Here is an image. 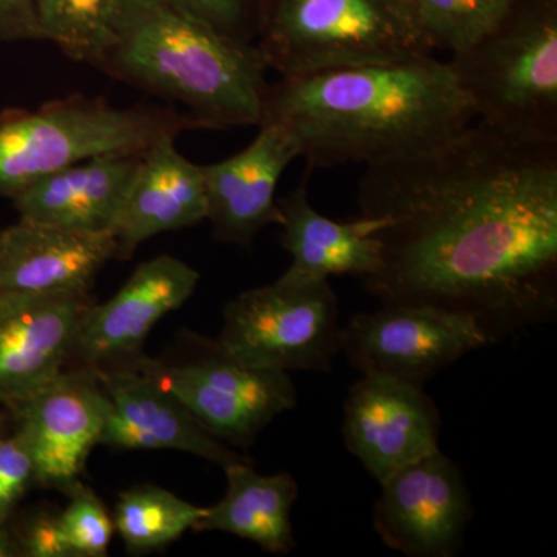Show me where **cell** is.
Instances as JSON below:
<instances>
[{"label":"cell","instance_id":"cell-1","mask_svg":"<svg viewBox=\"0 0 557 557\" xmlns=\"http://www.w3.org/2000/svg\"><path fill=\"white\" fill-rule=\"evenodd\" d=\"M364 218L383 220V306L438 307L474 319L491 343L557 317V143L482 121L434 148L366 166Z\"/></svg>","mask_w":557,"mask_h":557},{"label":"cell","instance_id":"cell-2","mask_svg":"<svg viewBox=\"0 0 557 557\" xmlns=\"http://www.w3.org/2000/svg\"><path fill=\"white\" fill-rule=\"evenodd\" d=\"M263 121L287 131L299 159L319 170L416 156L467 129L475 113L448 62L428 54L281 76Z\"/></svg>","mask_w":557,"mask_h":557},{"label":"cell","instance_id":"cell-3","mask_svg":"<svg viewBox=\"0 0 557 557\" xmlns=\"http://www.w3.org/2000/svg\"><path fill=\"white\" fill-rule=\"evenodd\" d=\"M94 67L186 109L199 129L258 126L265 110V61L240 42L160 0H129Z\"/></svg>","mask_w":557,"mask_h":557},{"label":"cell","instance_id":"cell-4","mask_svg":"<svg viewBox=\"0 0 557 557\" xmlns=\"http://www.w3.org/2000/svg\"><path fill=\"white\" fill-rule=\"evenodd\" d=\"M448 64L475 121L509 137L557 143V0H511Z\"/></svg>","mask_w":557,"mask_h":557},{"label":"cell","instance_id":"cell-5","mask_svg":"<svg viewBox=\"0 0 557 557\" xmlns=\"http://www.w3.org/2000/svg\"><path fill=\"white\" fill-rule=\"evenodd\" d=\"M256 46L281 76L432 54L410 0H262Z\"/></svg>","mask_w":557,"mask_h":557},{"label":"cell","instance_id":"cell-6","mask_svg":"<svg viewBox=\"0 0 557 557\" xmlns=\"http://www.w3.org/2000/svg\"><path fill=\"white\" fill-rule=\"evenodd\" d=\"M199 129L172 110L113 108L72 97L36 110L0 112V197L13 199L32 183L108 153L143 152L163 135Z\"/></svg>","mask_w":557,"mask_h":557},{"label":"cell","instance_id":"cell-7","mask_svg":"<svg viewBox=\"0 0 557 557\" xmlns=\"http://www.w3.org/2000/svg\"><path fill=\"white\" fill-rule=\"evenodd\" d=\"M338 298L329 278L287 270L225 309L218 339L231 357L274 372H329L339 354Z\"/></svg>","mask_w":557,"mask_h":557},{"label":"cell","instance_id":"cell-8","mask_svg":"<svg viewBox=\"0 0 557 557\" xmlns=\"http://www.w3.org/2000/svg\"><path fill=\"white\" fill-rule=\"evenodd\" d=\"M193 346L180 364L143 355L131 361L174 394L212 437L247 448L274 418L295 408L298 392L289 373L245 364L218 341L196 339Z\"/></svg>","mask_w":557,"mask_h":557},{"label":"cell","instance_id":"cell-9","mask_svg":"<svg viewBox=\"0 0 557 557\" xmlns=\"http://www.w3.org/2000/svg\"><path fill=\"white\" fill-rule=\"evenodd\" d=\"M490 344L474 319L431 306H383L354 314L339 333V351L362 375L424 387L458 359Z\"/></svg>","mask_w":557,"mask_h":557},{"label":"cell","instance_id":"cell-10","mask_svg":"<svg viewBox=\"0 0 557 557\" xmlns=\"http://www.w3.org/2000/svg\"><path fill=\"white\" fill-rule=\"evenodd\" d=\"M9 410L30 450L38 486L67 494L78 485L104 431L108 397L97 372L67 368Z\"/></svg>","mask_w":557,"mask_h":557},{"label":"cell","instance_id":"cell-11","mask_svg":"<svg viewBox=\"0 0 557 557\" xmlns=\"http://www.w3.org/2000/svg\"><path fill=\"white\" fill-rule=\"evenodd\" d=\"M373 525L388 548L408 557H453L472 516L467 482L442 450L380 483Z\"/></svg>","mask_w":557,"mask_h":557},{"label":"cell","instance_id":"cell-12","mask_svg":"<svg viewBox=\"0 0 557 557\" xmlns=\"http://www.w3.org/2000/svg\"><path fill=\"white\" fill-rule=\"evenodd\" d=\"M199 281V271L172 256L141 263L113 298L83 311L67 368L100 369L139 357L152 329L193 296Z\"/></svg>","mask_w":557,"mask_h":557},{"label":"cell","instance_id":"cell-13","mask_svg":"<svg viewBox=\"0 0 557 557\" xmlns=\"http://www.w3.org/2000/svg\"><path fill=\"white\" fill-rule=\"evenodd\" d=\"M438 409L424 387L362 375L344 403L343 437L379 483L440 449Z\"/></svg>","mask_w":557,"mask_h":557},{"label":"cell","instance_id":"cell-14","mask_svg":"<svg viewBox=\"0 0 557 557\" xmlns=\"http://www.w3.org/2000/svg\"><path fill=\"white\" fill-rule=\"evenodd\" d=\"M94 370L108 397L101 445L121 450H178L222 468L247 460L205 431L174 394L134 362Z\"/></svg>","mask_w":557,"mask_h":557},{"label":"cell","instance_id":"cell-15","mask_svg":"<svg viewBox=\"0 0 557 557\" xmlns=\"http://www.w3.org/2000/svg\"><path fill=\"white\" fill-rule=\"evenodd\" d=\"M296 159L298 149L287 131L263 121L247 148L219 163L201 164L215 239L249 248L260 231L281 226L278 180Z\"/></svg>","mask_w":557,"mask_h":557},{"label":"cell","instance_id":"cell-16","mask_svg":"<svg viewBox=\"0 0 557 557\" xmlns=\"http://www.w3.org/2000/svg\"><path fill=\"white\" fill-rule=\"evenodd\" d=\"M90 295L0 293V405L30 397L69 366L70 348Z\"/></svg>","mask_w":557,"mask_h":557},{"label":"cell","instance_id":"cell-17","mask_svg":"<svg viewBox=\"0 0 557 557\" xmlns=\"http://www.w3.org/2000/svg\"><path fill=\"white\" fill-rule=\"evenodd\" d=\"M116 259L113 233H83L20 220L0 240V293L90 295L98 274Z\"/></svg>","mask_w":557,"mask_h":557},{"label":"cell","instance_id":"cell-18","mask_svg":"<svg viewBox=\"0 0 557 557\" xmlns=\"http://www.w3.org/2000/svg\"><path fill=\"white\" fill-rule=\"evenodd\" d=\"M143 152L94 157L32 183L11 199L20 220L83 233H113Z\"/></svg>","mask_w":557,"mask_h":557},{"label":"cell","instance_id":"cell-19","mask_svg":"<svg viewBox=\"0 0 557 557\" xmlns=\"http://www.w3.org/2000/svg\"><path fill=\"white\" fill-rule=\"evenodd\" d=\"M175 139L177 135H163L143 152L137 177L113 228L116 259L132 258L139 245L159 234L207 220L201 164L182 156Z\"/></svg>","mask_w":557,"mask_h":557},{"label":"cell","instance_id":"cell-20","mask_svg":"<svg viewBox=\"0 0 557 557\" xmlns=\"http://www.w3.org/2000/svg\"><path fill=\"white\" fill-rule=\"evenodd\" d=\"M282 212V247L293 262L289 270L304 276L370 277L381 269L383 245L376 233L379 218L359 215L355 222H335L311 207L307 185L278 200Z\"/></svg>","mask_w":557,"mask_h":557},{"label":"cell","instance_id":"cell-21","mask_svg":"<svg viewBox=\"0 0 557 557\" xmlns=\"http://www.w3.org/2000/svg\"><path fill=\"white\" fill-rule=\"evenodd\" d=\"M225 469L226 494L207 508L196 531H222L258 544L263 552L288 555L296 547L292 509L298 498V483L288 472L263 475L249 460Z\"/></svg>","mask_w":557,"mask_h":557},{"label":"cell","instance_id":"cell-22","mask_svg":"<svg viewBox=\"0 0 557 557\" xmlns=\"http://www.w3.org/2000/svg\"><path fill=\"white\" fill-rule=\"evenodd\" d=\"M205 511L163 487L141 485L120 494L113 523L129 553L145 555L194 530Z\"/></svg>","mask_w":557,"mask_h":557},{"label":"cell","instance_id":"cell-23","mask_svg":"<svg viewBox=\"0 0 557 557\" xmlns=\"http://www.w3.org/2000/svg\"><path fill=\"white\" fill-rule=\"evenodd\" d=\"M129 0H36L44 39L95 65L108 50Z\"/></svg>","mask_w":557,"mask_h":557},{"label":"cell","instance_id":"cell-24","mask_svg":"<svg viewBox=\"0 0 557 557\" xmlns=\"http://www.w3.org/2000/svg\"><path fill=\"white\" fill-rule=\"evenodd\" d=\"M432 50L456 53L485 35L511 0H410Z\"/></svg>","mask_w":557,"mask_h":557},{"label":"cell","instance_id":"cell-25","mask_svg":"<svg viewBox=\"0 0 557 557\" xmlns=\"http://www.w3.org/2000/svg\"><path fill=\"white\" fill-rule=\"evenodd\" d=\"M67 496L70 502L60 512V527L73 557H104L115 531L108 508L83 483L70 490Z\"/></svg>","mask_w":557,"mask_h":557},{"label":"cell","instance_id":"cell-26","mask_svg":"<svg viewBox=\"0 0 557 557\" xmlns=\"http://www.w3.org/2000/svg\"><path fill=\"white\" fill-rule=\"evenodd\" d=\"M240 42L256 44L262 0H160Z\"/></svg>","mask_w":557,"mask_h":557},{"label":"cell","instance_id":"cell-27","mask_svg":"<svg viewBox=\"0 0 557 557\" xmlns=\"http://www.w3.org/2000/svg\"><path fill=\"white\" fill-rule=\"evenodd\" d=\"M36 483V469L24 440L13 435L0 437V525L16 515L17 505Z\"/></svg>","mask_w":557,"mask_h":557},{"label":"cell","instance_id":"cell-28","mask_svg":"<svg viewBox=\"0 0 557 557\" xmlns=\"http://www.w3.org/2000/svg\"><path fill=\"white\" fill-rule=\"evenodd\" d=\"M20 557H73L62 536L60 512L36 508L9 522Z\"/></svg>","mask_w":557,"mask_h":557},{"label":"cell","instance_id":"cell-29","mask_svg":"<svg viewBox=\"0 0 557 557\" xmlns=\"http://www.w3.org/2000/svg\"><path fill=\"white\" fill-rule=\"evenodd\" d=\"M46 40L38 21L36 0H0V42Z\"/></svg>","mask_w":557,"mask_h":557},{"label":"cell","instance_id":"cell-30","mask_svg":"<svg viewBox=\"0 0 557 557\" xmlns=\"http://www.w3.org/2000/svg\"><path fill=\"white\" fill-rule=\"evenodd\" d=\"M0 557H20L14 539L11 536L9 523L0 525Z\"/></svg>","mask_w":557,"mask_h":557},{"label":"cell","instance_id":"cell-31","mask_svg":"<svg viewBox=\"0 0 557 557\" xmlns=\"http://www.w3.org/2000/svg\"><path fill=\"white\" fill-rule=\"evenodd\" d=\"M5 417L0 416V437L5 435Z\"/></svg>","mask_w":557,"mask_h":557},{"label":"cell","instance_id":"cell-32","mask_svg":"<svg viewBox=\"0 0 557 557\" xmlns=\"http://www.w3.org/2000/svg\"><path fill=\"white\" fill-rule=\"evenodd\" d=\"M2 233H3V230L0 228V240H2Z\"/></svg>","mask_w":557,"mask_h":557}]
</instances>
